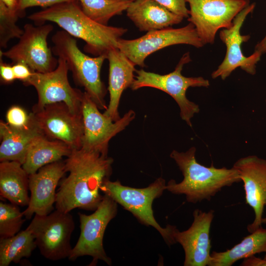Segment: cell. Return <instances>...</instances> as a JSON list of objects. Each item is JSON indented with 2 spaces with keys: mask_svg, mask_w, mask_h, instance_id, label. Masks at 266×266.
I'll list each match as a JSON object with an SVG mask.
<instances>
[{
  "mask_svg": "<svg viewBox=\"0 0 266 266\" xmlns=\"http://www.w3.org/2000/svg\"><path fill=\"white\" fill-rule=\"evenodd\" d=\"M106 56L109 62L108 90L110 100L103 113L115 121L121 118L118 106L122 94L127 88L131 87L136 70L135 65L118 48L111 49Z\"/></svg>",
  "mask_w": 266,
  "mask_h": 266,
  "instance_id": "obj_19",
  "label": "cell"
},
{
  "mask_svg": "<svg viewBox=\"0 0 266 266\" xmlns=\"http://www.w3.org/2000/svg\"><path fill=\"white\" fill-rule=\"evenodd\" d=\"M214 211L204 212L196 209L193 212L194 220L190 227L180 232L174 231L175 243L182 246L185 253L184 266H208L211 260L210 230Z\"/></svg>",
  "mask_w": 266,
  "mask_h": 266,
  "instance_id": "obj_17",
  "label": "cell"
},
{
  "mask_svg": "<svg viewBox=\"0 0 266 266\" xmlns=\"http://www.w3.org/2000/svg\"><path fill=\"white\" fill-rule=\"evenodd\" d=\"M188 44L196 48L204 44L195 26L191 23L180 28H166L147 32L133 39L118 40L117 47L135 65L145 66L146 58L151 54L166 47L176 44Z\"/></svg>",
  "mask_w": 266,
  "mask_h": 266,
  "instance_id": "obj_9",
  "label": "cell"
},
{
  "mask_svg": "<svg viewBox=\"0 0 266 266\" xmlns=\"http://www.w3.org/2000/svg\"><path fill=\"white\" fill-rule=\"evenodd\" d=\"M58 66L54 70L44 73L33 71L30 78L24 83L33 86L37 93L38 101L33 110L48 104L64 102L72 112L80 114L83 93L70 85L66 61L62 58H58Z\"/></svg>",
  "mask_w": 266,
  "mask_h": 266,
  "instance_id": "obj_12",
  "label": "cell"
},
{
  "mask_svg": "<svg viewBox=\"0 0 266 266\" xmlns=\"http://www.w3.org/2000/svg\"><path fill=\"white\" fill-rule=\"evenodd\" d=\"M52 41L54 55L66 61L75 82L84 88L100 109L106 110V90L101 80L100 71L107 56L91 57L87 55L79 49L74 37L64 30L57 31Z\"/></svg>",
  "mask_w": 266,
  "mask_h": 266,
  "instance_id": "obj_4",
  "label": "cell"
},
{
  "mask_svg": "<svg viewBox=\"0 0 266 266\" xmlns=\"http://www.w3.org/2000/svg\"></svg>",
  "mask_w": 266,
  "mask_h": 266,
  "instance_id": "obj_39",
  "label": "cell"
},
{
  "mask_svg": "<svg viewBox=\"0 0 266 266\" xmlns=\"http://www.w3.org/2000/svg\"><path fill=\"white\" fill-rule=\"evenodd\" d=\"M36 247L34 237L28 229L11 237L0 238V266L19 263L22 258L30 257Z\"/></svg>",
  "mask_w": 266,
  "mask_h": 266,
  "instance_id": "obj_25",
  "label": "cell"
},
{
  "mask_svg": "<svg viewBox=\"0 0 266 266\" xmlns=\"http://www.w3.org/2000/svg\"><path fill=\"white\" fill-rule=\"evenodd\" d=\"M2 1L9 9L13 10H18L19 0H0Z\"/></svg>",
  "mask_w": 266,
  "mask_h": 266,
  "instance_id": "obj_36",
  "label": "cell"
},
{
  "mask_svg": "<svg viewBox=\"0 0 266 266\" xmlns=\"http://www.w3.org/2000/svg\"><path fill=\"white\" fill-rule=\"evenodd\" d=\"M29 177V174L20 163L0 162V196L13 204L27 206L30 201Z\"/></svg>",
  "mask_w": 266,
  "mask_h": 266,
  "instance_id": "obj_22",
  "label": "cell"
},
{
  "mask_svg": "<svg viewBox=\"0 0 266 266\" xmlns=\"http://www.w3.org/2000/svg\"><path fill=\"white\" fill-rule=\"evenodd\" d=\"M117 213V203L106 195L92 214L79 212L80 233L68 258L69 260L74 261L79 257L89 256L93 258L89 266H96L99 260L111 265V260L103 246V238L107 226Z\"/></svg>",
  "mask_w": 266,
  "mask_h": 266,
  "instance_id": "obj_7",
  "label": "cell"
},
{
  "mask_svg": "<svg viewBox=\"0 0 266 266\" xmlns=\"http://www.w3.org/2000/svg\"><path fill=\"white\" fill-rule=\"evenodd\" d=\"M28 19L36 25L52 22L74 37L82 39L84 50L95 56L106 55L117 47L127 29L100 24L88 17L76 0L62 2L33 13Z\"/></svg>",
  "mask_w": 266,
  "mask_h": 266,
  "instance_id": "obj_2",
  "label": "cell"
},
{
  "mask_svg": "<svg viewBox=\"0 0 266 266\" xmlns=\"http://www.w3.org/2000/svg\"><path fill=\"white\" fill-rule=\"evenodd\" d=\"M66 173L65 162L59 161L39 168L29 174L30 201L23 211L30 219L33 214L46 215L53 211L56 198V188Z\"/></svg>",
  "mask_w": 266,
  "mask_h": 266,
  "instance_id": "obj_18",
  "label": "cell"
},
{
  "mask_svg": "<svg viewBox=\"0 0 266 266\" xmlns=\"http://www.w3.org/2000/svg\"><path fill=\"white\" fill-rule=\"evenodd\" d=\"M266 253V229L261 227L224 252L213 251L208 266H231L237 261Z\"/></svg>",
  "mask_w": 266,
  "mask_h": 266,
  "instance_id": "obj_24",
  "label": "cell"
},
{
  "mask_svg": "<svg viewBox=\"0 0 266 266\" xmlns=\"http://www.w3.org/2000/svg\"><path fill=\"white\" fill-rule=\"evenodd\" d=\"M99 109L89 95L84 92L81 107L84 127L81 148L107 156L109 141L130 124L135 113L130 110L114 121Z\"/></svg>",
  "mask_w": 266,
  "mask_h": 266,
  "instance_id": "obj_13",
  "label": "cell"
},
{
  "mask_svg": "<svg viewBox=\"0 0 266 266\" xmlns=\"http://www.w3.org/2000/svg\"><path fill=\"white\" fill-rule=\"evenodd\" d=\"M64 162L69 173L60 183L56 209L65 213L75 208L95 210L102 200L100 187L109 179L113 159L81 148L73 150Z\"/></svg>",
  "mask_w": 266,
  "mask_h": 266,
  "instance_id": "obj_1",
  "label": "cell"
},
{
  "mask_svg": "<svg viewBox=\"0 0 266 266\" xmlns=\"http://www.w3.org/2000/svg\"><path fill=\"white\" fill-rule=\"evenodd\" d=\"M6 123L11 127L21 128L28 126L31 121L30 114H28L23 108L19 106H11L6 113Z\"/></svg>",
  "mask_w": 266,
  "mask_h": 266,
  "instance_id": "obj_29",
  "label": "cell"
},
{
  "mask_svg": "<svg viewBox=\"0 0 266 266\" xmlns=\"http://www.w3.org/2000/svg\"><path fill=\"white\" fill-rule=\"evenodd\" d=\"M196 152L194 147L185 152H171L170 157L181 171L183 179L180 183L170 180L166 190L174 194L184 195L188 202L196 203L209 201L223 188L241 181L233 167L216 168L213 165L207 167L200 164L196 160Z\"/></svg>",
  "mask_w": 266,
  "mask_h": 266,
  "instance_id": "obj_3",
  "label": "cell"
},
{
  "mask_svg": "<svg viewBox=\"0 0 266 266\" xmlns=\"http://www.w3.org/2000/svg\"><path fill=\"white\" fill-rule=\"evenodd\" d=\"M243 182L246 204L254 210L255 218L247 226L251 233L262 227V220L266 205V160L255 155L242 157L234 164Z\"/></svg>",
  "mask_w": 266,
  "mask_h": 266,
  "instance_id": "obj_16",
  "label": "cell"
},
{
  "mask_svg": "<svg viewBox=\"0 0 266 266\" xmlns=\"http://www.w3.org/2000/svg\"><path fill=\"white\" fill-rule=\"evenodd\" d=\"M0 59V75L2 81L8 83L13 82L16 78L13 66L3 63L1 59Z\"/></svg>",
  "mask_w": 266,
  "mask_h": 266,
  "instance_id": "obj_33",
  "label": "cell"
},
{
  "mask_svg": "<svg viewBox=\"0 0 266 266\" xmlns=\"http://www.w3.org/2000/svg\"><path fill=\"white\" fill-rule=\"evenodd\" d=\"M255 7V3L248 5L235 17L231 27L220 31L219 37L226 46V54L217 69L212 72V78L220 77L222 80H225L238 67L248 74L254 75L256 73V65L260 61L262 54L254 51L250 56H245L242 52L241 45L248 41L250 36L241 35L240 33L241 28L247 16Z\"/></svg>",
  "mask_w": 266,
  "mask_h": 266,
  "instance_id": "obj_15",
  "label": "cell"
},
{
  "mask_svg": "<svg viewBox=\"0 0 266 266\" xmlns=\"http://www.w3.org/2000/svg\"><path fill=\"white\" fill-rule=\"evenodd\" d=\"M12 66L16 79H19L23 83L30 78L33 72L27 65L22 63L13 64Z\"/></svg>",
  "mask_w": 266,
  "mask_h": 266,
  "instance_id": "obj_32",
  "label": "cell"
},
{
  "mask_svg": "<svg viewBox=\"0 0 266 266\" xmlns=\"http://www.w3.org/2000/svg\"><path fill=\"white\" fill-rule=\"evenodd\" d=\"M190 6L188 21L195 27L202 43L213 44L220 29L229 28L249 0H186Z\"/></svg>",
  "mask_w": 266,
  "mask_h": 266,
  "instance_id": "obj_10",
  "label": "cell"
},
{
  "mask_svg": "<svg viewBox=\"0 0 266 266\" xmlns=\"http://www.w3.org/2000/svg\"><path fill=\"white\" fill-rule=\"evenodd\" d=\"M80 1L83 12L93 20L107 25L114 16L126 11L133 0H76Z\"/></svg>",
  "mask_w": 266,
  "mask_h": 266,
  "instance_id": "obj_26",
  "label": "cell"
},
{
  "mask_svg": "<svg viewBox=\"0 0 266 266\" xmlns=\"http://www.w3.org/2000/svg\"><path fill=\"white\" fill-rule=\"evenodd\" d=\"M166 190L165 180L159 177L148 187L135 188L122 185L118 181H105L100 187V191L110 197L125 209L131 212L142 224L151 226L161 234L168 245L175 243L173 233L175 226L167 225L162 227L153 215L152 204Z\"/></svg>",
  "mask_w": 266,
  "mask_h": 266,
  "instance_id": "obj_5",
  "label": "cell"
},
{
  "mask_svg": "<svg viewBox=\"0 0 266 266\" xmlns=\"http://www.w3.org/2000/svg\"><path fill=\"white\" fill-rule=\"evenodd\" d=\"M72 150L65 142L42 135L30 145L22 166L29 174H33L44 166L67 157Z\"/></svg>",
  "mask_w": 266,
  "mask_h": 266,
  "instance_id": "obj_23",
  "label": "cell"
},
{
  "mask_svg": "<svg viewBox=\"0 0 266 266\" xmlns=\"http://www.w3.org/2000/svg\"><path fill=\"white\" fill-rule=\"evenodd\" d=\"M75 228L73 216L56 210L46 215L35 214L28 229L34 237L37 247L46 259L56 261L69 256L70 238Z\"/></svg>",
  "mask_w": 266,
  "mask_h": 266,
  "instance_id": "obj_8",
  "label": "cell"
},
{
  "mask_svg": "<svg viewBox=\"0 0 266 266\" xmlns=\"http://www.w3.org/2000/svg\"><path fill=\"white\" fill-rule=\"evenodd\" d=\"M126 12L128 18L140 31L168 28L183 19L154 0H133Z\"/></svg>",
  "mask_w": 266,
  "mask_h": 266,
  "instance_id": "obj_21",
  "label": "cell"
},
{
  "mask_svg": "<svg viewBox=\"0 0 266 266\" xmlns=\"http://www.w3.org/2000/svg\"><path fill=\"white\" fill-rule=\"evenodd\" d=\"M76 0H19L18 10L22 12L25 9L33 6L49 7L62 2Z\"/></svg>",
  "mask_w": 266,
  "mask_h": 266,
  "instance_id": "obj_31",
  "label": "cell"
},
{
  "mask_svg": "<svg viewBox=\"0 0 266 266\" xmlns=\"http://www.w3.org/2000/svg\"><path fill=\"white\" fill-rule=\"evenodd\" d=\"M262 222V224H266V217L265 218H263Z\"/></svg>",
  "mask_w": 266,
  "mask_h": 266,
  "instance_id": "obj_37",
  "label": "cell"
},
{
  "mask_svg": "<svg viewBox=\"0 0 266 266\" xmlns=\"http://www.w3.org/2000/svg\"><path fill=\"white\" fill-rule=\"evenodd\" d=\"M33 118L45 136L62 141L72 150L82 147L84 127L81 114L72 112L64 102L33 110Z\"/></svg>",
  "mask_w": 266,
  "mask_h": 266,
  "instance_id": "obj_14",
  "label": "cell"
},
{
  "mask_svg": "<svg viewBox=\"0 0 266 266\" xmlns=\"http://www.w3.org/2000/svg\"><path fill=\"white\" fill-rule=\"evenodd\" d=\"M170 12L184 18L189 16V10L186 7V0H154Z\"/></svg>",
  "mask_w": 266,
  "mask_h": 266,
  "instance_id": "obj_30",
  "label": "cell"
},
{
  "mask_svg": "<svg viewBox=\"0 0 266 266\" xmlns=\"http://www.w3.org/2000/svg\"><path fill=\"white\" fill-rule=\"evenodd\" d=\"M254 51L258 52L262 55L266 53V35L256 45Z\"/></svg>",
  "mask_w": 266,
  "mask_h": 266,
  "instance_id": "obj_35",
  "label": "cell"
},
{
  "mask_svg": "<svg viewBox=\"0 0 266 266\" xmlns=\"http://www.w3.org/2000/svg\"><path fill=\"white\" fill-rule=\"evenodd\" d=\"M18 205L0 202V238L14 236L25 221Z\"/></svg>",
  "mask_w": 266,
  "mask_h": 266,
  "instance_id": "obj_28",
  "label": "cell"
},
{
  "mask_svg": "<svg viewBox=\"0 0 266 266\" xmlns=\"http://www.w3.org/2000/svg\"><path fill=\"white\" fill-rule=\"evenodd\" d=\"M22 12L9 9L0 0V46L6 48L9 40L21 36L24 29L17 25V21Z\"/></svg>",
  "mask_w": 266,
  "mask_h": 266,
  "instance_id": "obj_27",
  "label": "cell"
},
{
  "mask_svg": "<svg viewBox=\"0 0 266 266\" xmlns=\"http://www.w3.org/2000/svg\"><path fill=\"white\" fill-rule=\"evenodd\" d=\"M30 114V123L24 128H14L0 121V162L16 161L23 165L30 145L35 139L44 135L31 113Z\"/></svg>",
  "mask_w": 266,
  "mask_h": 266,
  "instance_id": "obj_20",
  "label": "cell"
},
{
  "mask_svg": "<svg viewBox=\"0 0 266 266\" xmlns=\"http://www.w3.org/2000/svg\"><path fill=\"white\" fill-rule=\"evenodd\" d=\"M191 61L190 53H185L174 70L164 75L146 71L142 69L136 70L137 75L131 88L136 90L143 87H151L167 93L179 106L181 119L191 127V119L195 114L199 112L200 108L198 104L187 99L186 91L190 87H208L210 83L209 80L201 76L186 77L182 74L184 66Z\"/></svg>",
  "mask_w": 266,
  "mask_h": 266,
  "instance_id": "obj_6",
  "label": "cell"
},
{
  "mask_svg": "<svg viewBox=\"0 0 266 266\" xmlns=\"http://www.w3.org/2000/svg\"><path fill=\"white\" fill-rule=\"evenodd\" d=\"M240 266H266V261L264 259L257 258L254 256L244 259Z\"/></svg>",
  "mask_w": 266,
  "mask_h": 266,
  "instance_id": "obj_34",
  "label": "cell"
},
{
  "mask_svg": "<svg viewBox=\"0 0 266 266\" xmlns=\"http://www.w3.org/2000/svg\"><path fill=\"white\" fill-rule=\"evenodd\" d=\"M264 259L266 261V255L265 256V257H264Z\"/></svg>",
  "mask_w": 266,
  "mask_h": 266,
  "instance_id": "obj_38",
  "label": "cell"
},
{
  "mask_svg": "<svg viewBox=\"0 0 266 266\" xmlns=\"http://www.w3.org/2000/svg\"><path fill=\"white\" fill-rule=\"evenodd\" d=\"M51 24L24 26V33L19 42L0 55L10 59L13 64L22 63L33 71L47 72L54 70L58 60L54 57L47 44V38L53 30Z\"/></svg>",
  "mask_w": 266,
  "mask_h": 266,
  "instance_id": "obj_11",
  "label": "cell"
}]
</instances>
